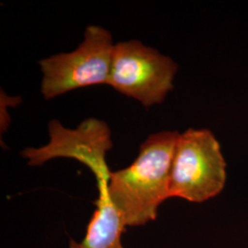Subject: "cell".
I'll return each instance as SVG.
<instances>
[{"label":"cell","instance_id":"6da1fadb","mask_svg":"<svg viewBox=\"0 0 248 248\" xmlns=\"http://www.w3.org/2000/svg\"><path fill=\"white\" fill-rule=\"evenodd\" d=\"M179 133L150 135L132 165L111 172L108 195L125 226L136 227L156 219L160 205L169 198L170 173Z\"/></svg>","mask_w":248,"mask_h":248},{"label":"cell","instance_id":"3957f363","mask_svg":"<svg viewBox=\"0 0 248 248\" xmlns=\"http://www.w3.org/2000/svg\"><path fill=\"white\" fill-rule=\"evenodd\" d=\"M115 45L103 27L90 25L84 40L71 53H58L40 61L41 92L47 100L75 89L108 85Z\"/></svg>","mask_w":248,"mask_h":248},{"label":"cell","instance_id":"5b68a950","mask_svg":"<svg viewBox=\"0 0 248 248\" xmlns=\"http://www.w3.org/2000/svg\"><path fill=\"white\" fill-rule=\"evenodd\" d=\"M50 141L39 148H26L21 155L31 167H40L54 158H72L88 167L94 174L98 191L108 187L111 172L106 162L112 148L111 133L104 121L90 118L76 129H68L53 120L48 126Z\"/></svg>","mask_w":248,"mask_h":248},{"label":"cell","instance_id":"277c9868","mask_svg":"<svg viewBox=\"0 0 248 248\" xmlns=\"http://www.w3.org/2000/svg\"><path fill=\"white\" fill-rule=\"evenodd\" d=\"M177 64L138 40L116 44L108 86L145 108L162 103L174 88Z\"/></svg>","mask_w":248,"mask_h":248},{"label":"cell","instance_id":"8992f818","mask_svg":"<svg viewBox=\"0 0 248 248\" xmlns=\"http://www.w3.org/2000/svg\"><path fill=\"white\" fill-rule=\"evenodd\" d=\"M96 205L85 238L81 242L71 240L69 248H124L122 234L126 226L109 199L108 190L98 193Z\"/></svg>","mask_w":248,"mask_h":248},{"label":"cell","instance_id":"7a4b0ae2","mask_svg":"<svg viewBox=\"0 0 248 248\" xmlns=\"http://www.w3.org/2000/svg\"><path fill=\"white\" fill-rule=\"evenodd\" d=\"M221 145L207 129L179 134L171 166L169 198L202 203L219 195L226 184Z\"/></svg>","mask_w":248,"mask_h":248}]
</instances>
